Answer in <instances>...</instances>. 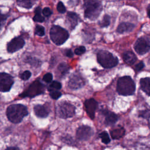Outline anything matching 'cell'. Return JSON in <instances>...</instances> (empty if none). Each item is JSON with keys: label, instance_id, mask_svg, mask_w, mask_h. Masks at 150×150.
<instances>
[{"label": "cell", "instance_id": "obj_1", "mask_svg": "<svg viewBox=\"0 0 150 150\" xmlns=\"http://www.w3.org/2000/svg\"><path fill=\"white\" fill-rule=\"evenodd\" d=\"M28 114L27 108L22 104H12L6 110V116L8 120L15 124L20 122L23 117Z\"/></svg>", "mask_w": 150, "mask_h": 150}, {"label": "cell", "instance_id": "obj_2", "mask_svg": "<svg viewBox=\"0 0 150 150\" xmlns=\"http://www.w3.org/2000/svg\"><path fill=\"white\" fill-rule=\"evenodd\" d=\"M84 16L90 20H95L102 11V5L98 0H84Z\"/></svg>", "mask_w": 150, "mask_h": 150}, {"label": "cell", "instance_id": "obj_3", "mask_svg": "<svg viewBox=\"0 0 150 150\" xmlns=\"http://www.w3.org/2000/svg\"><path fill=\"white\" fill-rule=\"evenodd\" d=\"M135 85L133 80L129 76L120 77L117 85V92L122 96H129L134 93Z\"/></svg>", "mask_w": 150, "mask_h": 150}, {"label": "cell", "instance_id": "obj_4", "mask_svg": "<svg viewBox=\"0 0 150 150\" xmlns=\"http://www.w3.org/2000/svg\"><path fill=\"white\" fill-rule=\"evenodd\" d=\"M98 62L104 68L109 69L115 67L118 63V58L107 50H100L97 55Z\"/></svg>", "mask_w": 150, "mask_h": 150}, {"label": "cell", "instance_id": "obj_5", "mask_svg": "<svg viewBox=\"0 0 150 150\" xmlns=\"http://www.w3.org/2000/svg\"><path fill=\"white\" fill-rule=\"evenodd\" d=\"M50 36L54 43L57 45H61L67 40L69 35L66 29L59 26L53 25L50 30Z\"/></svg>", "mask_w": 150, "mask_h": 150}, {"label": "cell", "instance_id": "obj_6", "mask_svg": "<svg viewBox=\"0 0 150 150\" xmlns=\"http://www.w3.org/2000/svg\"><path fill=\"white\" fill-rule=\"evenodd\" d=\"M57 112L60 118H70L75 114V107L69 103L62 101L57 107Z\"/></svg>", "mask_w": 150, "mask_h": 150}, {"label": "cell", "instance_id": "obj_7", "mask_svg": "<svg viewBox=\"0 0 150 150\" xmlns=\"http://www.w3.org/2000/svg\"><path fill=\"white\" fill-rule=\"evenodd\" d=\"M45 91V86L39 80L32 83L23 93L20 94L22 97H33L37 95L41 94Z\"/></svg>", "mask_w": 150, "mask_h": 150}, {"label": "cell", "instance_id": "obj_8", "mask_svg": "<svg viewBox=\"0 0 150 150\" xmlns=\"http://www.w3.org/2000/svg\"><path fill=\"white\" fill-rule=\"evenodd\" d=\"M134 49L139 54H144L150 50V39L141 37L137 39L134 45Z\"/></svg>", "mask_w": 150, "mask_h": 150}, {"label": "cell", "instance_id": "obj_9", "mask_svg": "<svg viewBox=\"0 0 150 150\" xmlns=\"http://www.w3.org/2000/svg\"><path fill=\"white\" fill-rule=\"evenodd\" d=\"M13 84V77L10 74L6 73H0V91H9Z\"/></svg>", "mask_w": 150, "mask_h": 150}, {"label": "cell", "instance_id": "obj_10", "mask_svg": "<svg viewBox=\"0 0 150 150\" xmlns=\"http://www.w3.org/2000/svg\"><path fill=\"white\" fill-rule=\"evenodd\" d=\"M24 45L25 41L21 37H16L7 44V50L9 53L15 52L22 49Z\"/></svg>", "mask_w": 150, "mask_h": 150}, {"label": "cell", "instance_id": "obj_11", "mask_svg": "<svg viewBox=\"0 0 150 150\" xmlns=\"http://www.w3.org/2000/svg\"><path fill=\"white\" fill-rule=\"evenodd\" d=\"M93 134L91 127L86 125L80 127L76 131V137L80 141H86Z\"/></svg>", "mask_w": 150, "mask_h": 150}, {"label": "cell", "instance_id": "obj_12", "mask_svg": "<svg viewBox=\"0 0 150 150\" xmlns=\"http://www.w3.org/2000/svg\"><path fill=\"white\" fill-rule=\"evenodd\" d=\"M84 106L88 115L91 119H94L96 110L98 106L97 102L93 98H90L85 101Z\"/></svg>", "mask_w": 150, "mask_h": 150}, {"label": "cell", "instance_id": "obj_13", "mask_svg": "<svg viewBox=\"0 0 150 150\" xmlns=\"http://www.w3.org/2000/svg\"><path fill=\"white\" fill-rule=\"evenodd\" d=\"M84 85V81L83 78L78 74L72 75L68 82V86L72 90L79 89Z\"/></svg>", "mask_w": 150, "mask_h": 150}, {"label": "cell", "instance_id": "obj_14", "mask_svg": "<svg viewBox=\"0 0 150 150\" xmlns=\"http://www.w3.org/2000/svg\"><path fill=\"white\" fill-rule=\"evenodd\" d=\"M102 113L105 116V123L106 125H111L115 124L118 119L117 114L107 110H103Z\"/></svg>", "mask_w": 150, "mask_h": 150}, {"label": "cell", "instance_id": "obj_15", "mask_svg": "<svg viewBox=\"0 0 150 150\" xmlns=\"http://www.w3.org/2000/svg\"><path fill=\"white\" fill-rule=\"evenodd\" d=\"M34 112L37 117L40 118H45L49 115V110L47 108L42 105H36L34 107Z\"/></svg>", "mask_w": 150, "mask_h": 150}, {"label": "cell", "instance_id": "obj_16", "mask_svg": "<svg viewBox=\"0 0 150 150\" xmlns=\"http://www.w3.org/2000/svg\"><path fill=\"white\" fill-rule=\"evenodd\" d=\"M66 19L71 29H74L76 27V26L77 25L78 16L76 13L72 12H69L67 14Z\"/></svg>", "mask_w": 150, "mask_h": 150}, {"label": "cell", "instance_id": "obj_17", "mask_svg": "<svg viewBox=\"0 0 150 150\" xmlns=\"http://www.w3.org/2000/svg\"><path fill=\"white\" fill-rule=\"evenodd\" d=\"M135 25L129 22H122L120 23L117 27V31L120 33H123L124 32H128L132 30Z\"/></svg>", "mask_w": 150, "mask_h": 150}, {"label": "cell", "instance_id": "obj_18", "mask_svg": "<svg viewBox=\"0 0 150 150\" xmlns=\"http://www.w3.org/2000/svg\"><path fill=\"white\" fill-rule=\"evenodd\" d=\"M122 58L126 63L130 65L134 64L137 59L135 54L131 51L125 52L122 54Z\"/></svg>", "mask_w": 150, "mask_h": 150}, {"label": "cell", "instance_id": "obj_19", "mask_svg": "<svg viewBox=\"0 0 150 150\" xmlns=\"http://www.w3.org/2000/svg\"><path fill=\"white\" fill-rule=\"evenodd\" d=\"M141 88L148 95L150 96V77H145L140 80Z\"/></svg>", "mask_w": 150, "mask_h": 150}, {"label": "cell", "instance_id": "obj_20", "mask_svg": "<svg viewBox=\"0 0 150 150\" xmlns=\"http://www.w3.org/2000/svg\"><path fill=\"white\" fill-rule=\"evenodd\" d=\"M110 134L112 139H117L122 138L125 134V129L122 127L116 128L110 131Z\"/></svg>", "mask_w": 150, "mask_h": 150}, {"label": "cell", "instance_id": "obj_21", "mask_svg": "<svg viewBox=\"0 0 150 150\" xmlns=\"http://www.w3.org/2000/svg\"><path fill=\"white\" fill-rule=\"evenodd\" d=\"M35 16H33V21L37 22H43L45 18L41 15V8L40 7H37L35 11Z\"/></svg>", "mask_w": 150, "mask_h": 150}, {"label": "cell", "instance_id": "obj_22", "mask_svg": "<svg viewBox=\"0 0 150 150\" xmlns=\"http://www.w3.org/2000/svg\"><path fill=\"white\" fill-rule=\"evenodd\" d=\"M35 0H18L17 2L21 6L26 8H30L32 6Z\"/></svg>", "mask_w": 150, "mask_h": 150}, {"label": "cell", "instance_id": "obj_23", "mask_svg": "<svg viewBox=\"0 0 150 150\" xmlns=\"http://www.w3.org/2000/svg\"><path fill=\"white\" fill-rule=\"evenodd\" d=\"M58 70L62 76H64L69 71V67L66 63H61L58 66Z\"/></svg>", "mask_w": 150, "mask_h": 150}, {"label": "cell", "instance_id": "obj_24", "mask_svg": "<svg viewBox=\"0 0 150 150\" xmlns=\"http://www.w3.org/2000/svg\"><path fill=\"white\" fill-rule=\"evenodd\" d=\"M110 23V17L108 15L104 16L102 21L99 23L101 27H107Z\"/></svg>", "mask_w": 150, "mask_h": 150}, {"label": "cell", "instance_id": "obj_25", "mask_svg": "<svg viewBox=\"0 0 150 150\" xmlns=\"http://www.w3.org/2000/svg\"><path fill=\"white\" fill-rule=\"evenodd\" d=\"M35 33L39 36H43L45 34V28L41 25H36L35 30Z\"/></svg>", "mask_w": 150, "mask_h": 150}, {"label": "cell", "instance_id": "obj_26", "mask_svg": "<svg viewBox=\"0 0 150 150\" xmlns=\"http://www.w3.org/2000/svg\"><path fill=\"white\" fill-rule=\"evenodd\" d=\"M100 137L101 139V141L103 143L105 144H107L110 142V139L109 138L108 134H107V132L103 131L100 134Z\"/></svg>", "mask_w": 150, "mask_h": 150}, {"label": "cell", "instance_id": "obj_27", "mask_svg": "<svg viewBox=\"0 0 150 150\" xmlns=\"http://www.w3.org/2000/svg\"><path fill=\"white\" fill-rule=\"evenodd\" d=\"M49 90L50 91V97L53 98V99H54V100H57V98H59L62 94L60 92H59V91L56 90H54V89H49Z\"/></svg>", "mask_w": 150, "mask_h": 150}, {"label": "cell", "instance_id": "obj_28", "mask_svg": "<svg viewBox=\"0 0 150 150\" xmlns=\"http://www.w3.org/2000/svg\"><path fill=\"white\" fill-rule=\"evenodd\" d=\"M139 116L144 118H150V108L146 109L143 111H141L139 114Z\"/></svg>", "mask_w": 150, "mask_h": 150}, {"label": "cell", "instance_id": "obj_29", "mask_svg": "<svg viewBox=\"0 0 150 150\" xmlns=\"http://www.w3.org/2000/svg\"><path fill=\"white\" fill-rule=\"evenodd\" d=\"M62 87V85L60 82L57 81H53L51 84H50L49 89H54V90H59Z\"/></svg>", "mask_w": 150, "mask_h": 150}, {"label": "cell", "instance_id": "obj_30", "mask_svg": "<svg viewBox=\"0 0 150 150\" xmlns=\"http://www.w3.org/2000/svg\"><path fill=\"white\" fill-rule=\"evenodd\" d=\"M30 76H31V73L29 70H26L21 74L20 77L23 80H27L30 78Z\"/></svg>", "mask_w": 150, "mask_h": 150}, {"label": "cell", "instance_id": "obj_31", "mask_svg": "<svg viewBox=\"0 0 150 150\" xmlns=\"http://www.w3.org/2000/svg\"><path fill=\"white\" fill-rule=\"evenodd\" d=\"M57 10L59 13H63L66 12V8L62 2H59L57 5Z\"/></svg>", "mask_w": 150, "mask_h": 150}, {"label": "cell", "instance_id": "obj_32", "mask_svg": "<svg viewBox=\"0 0 150 150\" xmlns=\"http://www.w3.org/2000/svg\"><path fill=\"white\" fill-rule=\"evenodd\" d=\"M85 52H86V48L84 46H79L74 50V53L77 55H80L84 53Z\"/></svg>", "mask_w": 150, "mask_h": 150}, {"label": "cell", "instance_id": "obj_33", "mask_svg": "<svg viewBox=\"0 0 150 150\" xmlns=\"http://www.w3.org/2000/svg\"><path fill=\"white\" fill-rule=\"evenodd\" d=\"M7 18H8L7 15L2 14L0 12V29H1V28L4 26Z\"/></svg>", "mask_w": 150, "mask_h": 150}, {"label": "cell", "instance_id": "obj_34", "mask_svg": "<svg viewBox=\"0 0 150 150\" xmlns=\"http://www.w3.org/2000/svg\"><path fill=\"white\" fill-rule=\"evenodd\" d=\"M53 79V76L51 73H46L43 77V81H45L46 83H50L52 81Z\"/></svg>", "mask_w": 150, "mask_h": 150}, {"label": "cell", "instance_id": "obj_35", "mask_svg": "<svg viewBox=\"0 0 150 150\" xmlns=\"http://www.w3.org/2000/svg\"><path fill=\"white\" fill-rule=\"evenodd\" d=\"M42 13L43 14V15L45 16H46V17H48L49 16L51 15V14L52 13V11L50 10V9L49 8H47V7H46L45 8L43 11H42Z\"/></svg>", "mask_w": 150, "mask_h": 150}, {"label": "cell", "instance_id": "obj_36", "mask_svg": "<svg viewBox=\"0 0 150 150\" xmlns=\"http://www.w3.org/2000/svg\"><path fill=\"white\" fill-rule=\"evenodd\" d=\"M144 67V64L142 62H139V63H138L136 66H135V70L137 71H140L141 70H142Z\"/></svg>", "mask_w": 150, "mask_h": 150}, {"label": "cell", "instance_id": "obj_37", "mask_svg": "<svg viewBox=\"0 0 150 150\" xmlns=\"http://www.w3.org/2000/svg\"><path fill=\"white\" fill-rule=\"evenodd\" d=\"M65 55L67 57H71L73 56V52L71 51V50L70 49H67L65 51V53H64Z\"/></svg>", "mask_w": 150, "mask_h": 150}, {"label": "cell", "instance_id": "obj_38", "mask_svg": "<svg viewBox=\"0 0 150 150\" xmlns=\"http://www.w3.org/2000/svg\"><path fill=\"white\" fill-rule=\"evenodd\" d=\"M147 13H148V17L150 18V5L147 8Z\"/></svg>", "mask_w": 150, "mask_h": 150}, {"label": "cell", "instance_id": "obj_39", "mask_svg": "<svg viewBox=\"0 0 150 150\" xmlns=\"http://www.w3.org/2000/svg\"><path fill=\"white\" fill-rule=\"evenodd\" d=\"M8 149H16V148H12V147H11V148H8Z\"/></svg>", "mask_w": 150, "mask_h": 150}]
</instances>
